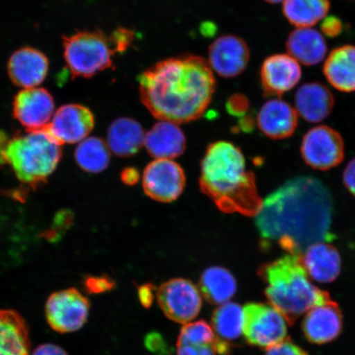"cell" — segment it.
<instances>
[{
  "label": "cell",
  "mask_w": 355,
  "mask_h": 355,
  "mask_svg": "<svg viewBox=\"0 0 355 355\" xmlns=\"http://www.w3.org/2000/svg\"><path fill=\"white\" fill-rule=\"evenodd\" d=\"M332 216L329 190L313 177L301 176L268 195L255 217L264 241H277L288 254L302 257L312 244L334 239Z\"/></svg>",
  "instance_id": "obj_1"
},
{
  "label": "cell",
  "mask_w": 355,
  "mask_h": 355,
  "mask_svg": "<svg viewBox=\"0 0 355 355\" xmlns=\"http://www.w3.org/2000/svg\"><path fill=\"white\" fill-rule=\"evenodd\" d=\"M137 81L141 102L150 114L175 123L201 117L216 90L209 64L196 55L159 61L141 73Z\"/></svg>",
  "instance_id": "obj_2"
},
{
  "label": "cell",
  "mask_w": 355,
  "mask_h": 355,
  "mask_svg": "<svg viewBox=\"0 0 355 355\" xmlns=\"http://www.w3.org/2000/svg\"><path fill=\"white\" fill-rule=\"evenodd\" d=\"M199 182L202 192L225 213L256 216L263 205L255 177L248 171L245 158L229 141H216L207 148Z\"/></svg>",
  "instance_id": "obj_3"
},
{
  "label": "cell",
  "mask_w": 355,
  "mask_h": 355,
  "mask_svg": "<svg viewBox=\"0 0 355 355\" xmlns=\"http://www.w3.org/2000/svg\"><path fill=\"white\" fill-rule=\"evenodd\" d=\"M259 276L268 284L265 295L270 305L292 325L302 315L331 300L311 282L301 257L287 254L259 269Z\"/></svg>",
  "instance_id": "obj_4"
},
{
  "label": "cell",
  "mask_w": 355,
  "mask_h": 355,
  "mask_svg": "<svg viewBox=\"0 0 355 355\" xmlns=\"http://www.w3.org/2000/svg\"><path fill=\"white\" fill-rule=\"evenodd\" d=\"M61 157V145L46 128L12 137L0 131V165L10 166L17 179L31 188L46 184Z\"/></svg>",
  "instance_id": "obj_5"
},
{
  "label": "cell",
  "mask_w": 355,
  "mask_h": 355,
  "mask_svg": "<svg viewBox=\"0 0 355 355\" xmlns=\"http://www.w3.org/2000/svg\"><path fill=\"white\" fill-rule=\"evenodd\" d=\"M63 49L67 67L73 78H92L112 68L115 53L109 37L99 30L64 37Z\"/></svg>",
  "instance_id": "obj_6"
},
{
  "label": "cell",
  "mask_w": 355,
  "mask_h": 355,
  "mask_svg": "<svg viewBox=\"0 0 355 355\" xmlns=\"http://www.w3.org/2000/svg\"><path fill=\"white\" fill-rule=\"evenodd\" d=\"M243 333L248 343L268 349L287 335L286 318L272 305L251 303L243 308Z\"/></svg>",
  "instance_id": "obj_7"
},
{
  "label": "cell",
  "mask_w": 355,
  "mask_h": 355,
  "mask_svg": "<svg viewBox=\"0 0 355 355\" xmlns=\"http://www.w3.org/2000/svg\"><path fill=\"white\" fill-rule=\"evenodd\" d=\"M90 302L77 288L54 293L46 306V319L53 330L60 333L76 331L88 318Z\"/></svg>",
  "instance_id": "obj_8"
},
{
  "label": "cell",
  "mask_w": 355,
  "mask_h": 355,
  "mask_svg": "<svg viewBox=\"0 0 355 355\" xmlns=\"http://www.w3.org/2000/svg\"><path fill=\"white\" fill-rule=\"evenodd\" d=\"M301 155L304 162L315 170H330L343 161L345 145L343 137L328 126L313 128L304 137Z\"/></svg>",
  "instance_id": "obj_9"
},
{
  "label": "cell",
  "mask_w": 355,
  "mask_h": 355,
  "mask_svg": "<svg viewBox=\"0 0 355 355\" xmlns=\"http://www.w3.org/2000/svg\"><path fill=\"white\" fill-rule=\"evenodd\" d=\"M159 307L171 320L186 323L198 316L202 308L201 295L192 282L175 278L164 283L157 291Z\"/></svg>",
  "instance_id": "obj_10"
},
{
  "label": "cell",
  "mask_w": 355,
  "mask_h": 355,
  "mask_svg": "<svg viewBox=\"0 0 355 355\" xmlns=\"http://www.w3.org/2000/svg\"><path fill=\"white\" fill-rule=\"evenodd\" d=\"M186 178L183 168L171 159H155L146 167L143 187L148 197L171 202L183 193Z\"/></svg>",
  "instance_id": "obj_11"
},
{
  "label": "cell",
  "mask_w": 355,
  "mask_h": 355,
  "mask_svg": "<svg viewBox=\"0 0 355 355\" xmlns=\"http://www.w3.org/2000/svg\"><path fill=\"white\" fill-rule=\"evenodd\" d=\"M55 100L44 88H25L15 97L13 116L26 132L43 130L55 113Z\"/></svg>",
  "instance_id": "obj_12"
},
{
  "label": "cell",
  "mask_w": 355,
  "mask_h": 355,
  "mask_svg": "<svg viewBox=\"0 0 355 355\" xmlns=\"http://www.w3.org/2000/svg\"><path fill=\"white\" fill-rule=\"evenodd\" d=\"M95 125L94 114L87 106L68 104L56 111L46 130L60 145L85 139Z\"/></svg>",
  "instance_id": "obj_13"
},
{
  "label": "cell",
  "mask_w": 355,
  "mask_h": 355,
  "mask_svg": "<svg viewBox=\"0 0 355 355\" xmlns=\"http://www.w3.org/2000/svg\"><path fill=\"white\" fill-rule=\"evenodd\" d=\"M250 60L247 43L236 35H225L211 44L207 62L213 72L220 77L232 78L243 72Z\"/></svg>",
  "instance_id": "obj_14"
},
{
  "label": "cell",
  "mask_w": 355,
  "mask_h": 355,
  "mask_svg": "<svg viewBox=\"0 0 355 355\" xmlns=\"http://www.w3.org/2000/svg\"><path fill=\"white\" fill-rule=\"evenodd\" d=\"M301 76L299 62L284 54L266 58L260 72L261 86L268 96L285 94L298 84Z\"/></svg>",
  "instance_id": "obj_15"
},
{
  "label": "cell",
  "mask_w": 355,
  "mask_h": 355,
  "mask_svg": "<svg viewBox=\"0 0 355 355\" xmlns=\"http://www.w3.org/2000/svg\"><path fill=\"white\" fill-rule=\"evenodd\" d=\"M50 63L42 51L32 47L17 50L10 58L8 73L17 87H37L46 79Z\"/></svg>",
  "instance_id": "obj_16"
},
{
  "label": "cell",
  "mask_w": 355,
  "mask_h": 355,
  "mask_svg": "<svg viewBox=\"0 0 355 355\" xmlns=\"http://www.w3.org/2000/svg\"><path fill=\"white\" fill-rule=\"evenodd\" d=\"M302 328L311 343L322 345L336 340L343 330V314L338 304L331 300L310 309Z\"/></svg>",
  "instance_id": "obj_17"
},
{
  "label": "cell",
  "mask_w": 355,
  "mask_h": 355,
  "mask_svg": "<svg viewBox=\"0 0 355 355\" xmlns=\"http://www.w3.org/2000/svg\"><path fill=\"white\" fill-rule=\"evenodd\" d=\"M257 123L270 139H286L294 135L298 126V113L286 101L273 99L261 106Z\"/></svg>",
  "instance_id": "obj_18"
},
{
  "label": "cell",
  "mask_w": 355,
  "mask_h": 355,
  "mask_svg": "<svg viewBox=\"0 0 355 355\" xmlns=\"http://www.w3.org/2000/svg\"><path fill=\"white\" fill-rule=\"evenodd\" d=\"M310 277L320 283H331L339 277L341 259L339 252L327 242L310 245L301 257Z\"/></svg>",
  "instance_id": "obj_19"
},
{
  "label": "cell",
  "mask_w": 355,
  "mask_h": 355,
  "mask_svg": "<svg viewBox=\"0 0 355 355\" xmlns=\"http://www.w3.org/2000/svg\"><path fill=\"white\" fill-rule=\"evenodd\" d=\"M334 104V96L329 89L319 83H306L296 92L297 113L310 123H320L326 119Z\"/></svg>",
  "instance_id": "obj_20"
},
{
  "label": "cell",
  "mask_w": 355,
  "mask_h": 355,
  "mask_svg": "<svg viewBox=\"0 0 355 355\" xmlns=\"http://www.w3.org/2000/svg\"><path fill=\"white\" fill-rule=\"evenodd\" d=\"M144 145L155 159H174L183 154L186 139L177 123L161 121L146 133Z\"/></svg>",
  "instance_id": "obj_21"
},
{
  "label": "cell",
  "mask_w": 355,
  "mask_h": 355,
  "mask_svg": "<svg viewBox=\"0 0 355 355\" xmlns=\"http://www.w3.org/2000/svg\"><path fill=\"white\" fill-rule=\"evenodd\" d=\"M286 49L288 55L305 66H313L324 60L327 52L325 39L317 30L297 28L288 35Z\"/></svg>",
  "instance_id": "obj_22"
},
{
  "label": "cell",
  "mask_w": 355,
  "mask_h": 355,
  "mask_svg": "<svg viewBox=\"0 0 355 355\" xmlns=\"http://www.w3.org/2000/svg\"><path fill=\"white\" fill-rule=\"evenodd\" d=\"M323 73L337 90L355 92V46L348 44L333 50L324 64Z\"/></svg>",
  "instance_id": "obj_23"
},
{
  "label": "cell",
  "mask_w": 355,
  "mask_h": 355,
  "mask_svg": "<svg viewBox=\"0 0 355 355\" xmlns=\"http://www.w3.org/2000/svg\"><path fill=\"white\" fill-rule=\"evenodd\" d=\"M145 135L141 124L135 119L119 118L109 128L107 145L118 157H131L144 145Z\"/></svg>",
  "instance_id": "obj_24"
},
{
  "label": "cell",
  "mask_w": 355,
  "mask_h": 355,
  "mask_svg": "<svg viewBox=\"0 0 355 355\" xmlns=\"http://www.w3.org/2000/svg\"><path fill=\"white\" fill-rule=\"evenodd\" d=\"M28 327L19 313L0 310V355H29Z\"/></svg>",
  "instance_id": "obj_25"
},
{
  "label": "cell",
  "mask_w": 355,
  "mask_h": 355,
  "mask_svg": "<svg viewBox=\"0 0 355 355\" xmlns=\"http://www.w3.org/2000/svg\"><path fill=\"white\" fill-rule=\"evenodd\" d=\"M199 287L204 298L212 304L227 303L237 291L233 275L220 266L207 269L200 278Z\"/></svg>",
  "instance_id": "obj_26"
},
{
  "label": "cell",
  "mask_w": 355,
  "mask_h": 355,
  "mask_svg": "<svg viewBox=\"0 0 355 355\" xmlns=\"http://www.w3.org/2000/svg\"><path fill=\"white\" fill-rule=\"evenodd\" d=\"M329 0H284L283 13L292 25L309 28L325 19Z\"/></svg>",
  "instance_id": "obj_27"
},
{
  "label": "cell",
  "mask_w": 355,
  "mask_h": 355,
  "mask_svg": "<svg viewBox=\"0 0 355 355\" xmlns=\"http://www.w3.org/2000/svg\"><path fill=\"white\" fill-rule=\"evenodd\" d=\"M74 157L83 171L96 174L108 167L110 161V148L107 144L99 137H88L77 146Z\"/></svg>",
  "instance_id": "obj_28"
},
{
  "label": "cell",
  "mask_w": 355,
  "mask_h": 355,
  "mask_svg": "<svg viewBox=\"0 0 355 355\" xmlns=\"http://www.w3.org/2000/svg\"><path fill=\"white\" fill-rule=\"evenodd\" d=\"M243 309L237 304L225 303L212 315V326L219 338L234 340L239 338L243 330Z\"/></svg>",
  "instance_id": "obj_29"
},
{
  "label": "cell",
  "mask_w": 355,
  "mask_h": 355,
  "mask_svg": "<svg viewBox=\"0 0 355 355\" xmlns=\"http://www.w3.org/2000/svg\"><path fill=\"white\" fill-rule=\"evenodd\" d=\"M216 337L212 328L205 321L189 323L182 328L178 345L200 346L215 343Z\"/></svg>",
  "instance_id": "obj_30"
},
{
  "label": "cell",
  "mask_w": 355,
  "mask_h": 355,
  "mask_svg": "<svg viewBox=\"0 0 355 355\" xmlns=\"http://www.w3.org/2000/svg\"><path fill=\"white\" fill-rule=\"evenodd\" d=\"M73 212L70 211H60L57 213L51 228L44 233V237L48 241H55L59 239L61 234L65 233L73 225Z\"/></svg>",
  "instance_id": "obj_31"
},
{
  "label": "cell",
  "mask_w": 355,
  "mask_h": 355,
  "mask_svg": "<svg viewBox=\"0 0 355 355\" xmlns=\"http://www.w3.org/2000/svg\"><path fill=\"white\" fill-rule=\"evenodd\" d=\"M135 33L124 28L115 29L109 37L111 47L114 53H124L135 41Z\"/></svg>",
  "instance_id": "obj_32"
},
{
  "label": "cell",
  "mask_w": 355,
  "mask_h": 355,
  "mask_svg": "<svg viewBox=\"0 0 355 355\" xmlns=\"http://www.w3.org/2000/svg\"><path fill=\"white\" fill-rule=\"evenodd\" d=\"M84 286L89 294L98 295L112 291L115 286V282L105 275L99 277H87L84 281Z\"/></svg>",
  "instance_id": "obj_33"
},
{
  "label": "cell",
  "mask_w": 355,
  "mask_h": 355,
  "mask_svg": "<svg viewBox=\"0 0 355 355\" xmlns=\"http://www.w3.org/2000/svg\"><path fill=\"white\" fill-rule=\"evenodd\" d=\"M144 345L149 352L157 355H172V350L166 340L157 331L150 332L146 336Z\"/></svg>",
  "instance_id": "obj_34"
},
{
  "label": "cell",
  "mask_w": 355,
  "mask_h": 355,
  "mask_svg": "<svg viewBox=\"0 0 355 355\" xmlns=\"http://www.w3.org/2000/svg\"><path fill=\"white\" fill-rule=\"evenodd\" d=\"M266 355H309V354L300 346L293 343L290 339L286 338L282 343L268 348Z\"/></svg>",
  "instance_id": "obj_35"
},
{
  "label": "cell",
  "mask_w": 355,
  "mask_h": 355,
  "mask_svg": "<svg viewBox=\"0 0 355 355\" xmlns=\"http://www.w3.org/2000/svg\"><path fill=\"white\" fill-rule=\"evenodd\" d=\"M322 33L328 37H336L343 33V24L338 17L331 16L324 19L321 25Z\"/></svg>",
  "instance_id": "obj_36"
},
{
  "label": "cell",
  "mask_w": 355,
  "mask_h": 355,
  "mask_svg": "<svg viewBox=\"0 0 355 355\" xmlns=\"http://www.w3.org/2000/svg\"><path fill=\"white\" fill-rule=\"evenodd\" d=\"M248 108V101L246 97L241 94L232 96L226 104L228 112L233 115H241L245 113Z\"/></svg>",
  "instance_id": "obj_37"
},
{
  "label": "cell",
  "mask_w": 355,
  "mask_h": 355,
  "mask_svg": "<svg viewBox=\"0 0 355 355\" xmlns=\"http://www.w3.org/2000/svg\"><path fill=\"white\" fill-rule=\"evenodd\" d=\"M155 290L157 288L152 283L145 284L139 287V299L144 308L149 309L152 306Z\"/></svg>",
  "instance_id": "obj_38"
},
{
  "label": "cell",
  "mask_w": 355,
  "mask_h": 355,
  "mask_svg": "<svg viewBox=\"0 0 355 355\" xmlns=\"http://www.w3.org/2000/svg\"><path fill=\"white\" fill-rule=\"evenodd\" d=\"M343 182L346 189L355 197V158L352 159L345 167Z\"/></svg>",
  "instance_id": "obj_39"
},
{
  "label": "cell",
  "mask_w": 355,
  "mask_h": 355,
  "mask_svg": "<svg viewBox=\"0 0 355 355\" xmlns=\"http://www.w3.org/2000/svg\"><path fill=\"white\" fill-rule=\"evenodd\" d=\"M32 355H68L65 350L60 346L52 344H44L38 346Z\"/></svg>",
  "instance_id": "obj_40"
},
{
  "label": "cell",
  "mask_w": 355,
  "mask_h": 355,
  "mask_svg": "<svg viewBox=\"0 0 355 355\" xmlns=\"http://www.w3.org/2000/svg\"><path fill=\"white\" fill-rule=\"evenodd\" d=\"M121 179L124 184L128 185H133L137 183L139 180V172L136 168H128L124 170L121 175Z\"/></svg>",
  "instance_id": "obj_41"
},
{
  "label": "cell",
  "mask_w": 355,
  "mask_h": 355,
  "mask_svg": "<svg viewBox=\"0 0 355 355\" xmlns=\"http://www.w3.org/2000/svg\"><path fill=\"white\" fill-rule=\"evenodd\" d=\"M214 345L216 354L219 355H230L232 354L233 346L227 340L216 337Z\"/></svg>",
  "instance_id": "obj_42"
},
{
  "label": "cell",
  "mask_w": 355,
  "mask_h": 355,
  "mask_svg": "<svg viewBox=\"0 0 355 355\" xmlns=\"http://www.w3.org/2000/svg\"><path fill=\"white\" fill-rule=\"evenodd\" d=\"M178 355H198V349L190 345H178Z\"/></svg>",
  "instance_id": "obj_43"
},
{
  "label": "cell",
  "mask_w": 355,
  "mask_h": 355,
  "mask_svg": "<svg viewBox=\"0 0 355 355\" xmlns=\"http://www.w3.org/2000/svg\"><path fill=\"white\" fill-rule=\"evenodd\" d=\"M214 343L200 346H194V347L197 348L198 355H216V352Z\"/></svg>",
  "instance_id": "obj_44"
},
{
  "label": "cell",
  "mask_w": 355,
  "mask_h": 355,
  "mask_svg": "<svg viewBox=\"0 0 355 355\" xmlns=\"http://www.w3.org/2000/svg\"><path fill=\"white\" fill-rule=\"evenodd\" d=\"M265 1L270 3H278L283 1V0H265Z\"/></svg>",
  "instance_id": "obj_45"
}]
</instances>
